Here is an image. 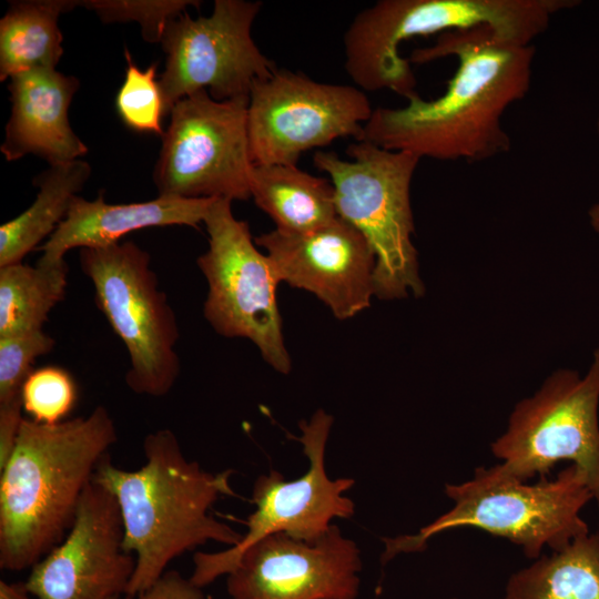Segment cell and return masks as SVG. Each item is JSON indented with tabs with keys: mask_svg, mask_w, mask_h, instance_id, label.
Masks as SVG:
<instances>
[{
	"mask_svg": "<svg viewBox=\"0 0 599 599\" xmlns=\"http://www.w3.org/2000/svg\"><path fill=\"white\" fill-rule=\"evenodd\" d=\"M22 404L0 406V469L10 458L19 436L22 419Z\"/></svg>",
	"mask_w": 599,
	"mask_h": 599,
	"instance_id": "obj_29",
	"label": "cell"
},
{
	"mask_svg": "<svg viewBox=\"0 0 599 599\" xmlns=\"http://www.w3.org/2000/svg\"><path fill=\"white\" fill-rule=\"evenodd\" d=\"M126 69L124 81L115 99L116 111L123 123L136 132L155 133L163 136L161 125L165 109L159 80L156 64L141 70L132 60L128 49L124 50Z\"/></svg>",
	"mask_w": 599,
	"mask_h": 599,
	"instance_id": "obj_24",
	"label": "cell"
},
{
	"mask_svg": "<svg viewBox=\"0 0 599 599\" xmlns=\"http://www.w3.org/2000/svg\"><path fill=\"white\" fill-rule=\"evenodd\" d=\"M213 199L158 196L151 201L109 204L101 192L95 200L75 196L64 220L39 247L40 258L61 261L72 248L105 247L126 234L148 227L185 225L197 229Z\"/></svg>",
	"mask_w": 599,
	"mask_h": 599,
	"instance_id": "obj_18",
	"label": "cell"
},
{
	"mask_svg": "<svg viewBox=\"0 0 599 599\" xmlns=\"http://www.w3.org/2000/svg\"><path fill=\"white\" fill-rule=\"evenodd\" d=\"M577 0H380L362 10L343 38L345 70L365 91L388 89L406 99L416 94L403 41L417 35L480 26L520 45H530L557 12Z\"/></svg>",
	"mask_w": 599,
	"mask_h": 599,
	"instance_id": "obj_4",
	"label": "cell"
},
{
	"mask_svg": "<svg viewBox=\"0 0 599 599\" xmlns=\"http://www.w3.org/2000/svg\"><path fill=\"white\" fill-rule=\"evenodd\" d=\"M254 241L264 248L280 283L314 294L336 318H352L370 306L375 255L343 219L302 234L274 229Z\"/></svg>",
	"mask_w": 599,
	"mask_h": 599,
	"instance_id": "obj_16",
	"label": "cell"
},
{
	"mask_svg": "<svg viewBox=\"0 0 599 599\" xmlns=\"http://www.w3.org/2000/svg\"><path fill=\"white\" fill-rule=\"evenodd\" d=\"M203 224L209 246L196 264L207 283L204 317L219 335L250 339L271 367L288 374L292 361L276 302L280 281L271 260L247 222L234 216L231 200L213 199Z\"/></svg>",
	"mask_w": 599,
	"mask_h": 599,
	"instance_id": "obj_9",
	"label": "cell"
},
{
	"mask_svg": "<svg viewBox=\"0 0 599 599\" xmlns=\"http://www.w3.org/2000/svg\"><path fill=\"white\" fill-rule=\"evenodd\" d=\"M113 599H209L203 588L195 586L176 570H167L148 590L125 598Z\"/></svg>",
	"mask_w": 599,
	"mask_h": 599,
	"instance_id": "obj_28",
	"label": "cell"
},
{
	"mask_svg": "<svg viewBox=\"0 0 599 599\" xmlns=\"http://www.w3.org/2000/svg\"><path fill=\"white\" fill-rule=\"evenodd\" d=\"M599 349L585 376L576 370L554 373L531 397L514 408L507 430L491 443L502 460L498 470L528 481L570 461L586 477L599 508Z\"/></svg>",
	"mask_w": 599,
	"mask_h": 599,
	"instance_id": "obj_8",
	"label": "cell"
},
{
	"mask_svg": "<svg viewBox=\"0 0 599 599\" xmlns=\"http://www.w3.org/2000/svg\"><path fill=\"white\" fill-rule=\"evenodd\" d=\"M94 11L103 22L135 21L146 42H161L167 23L186 11L190 6L199 7L191 0H85L78 1Z\"/></svg>",
	"mask_w": 599,
	"mask_h": 599,
	"instance_id": "obj_26",
	"label": "cell"
},
{
	"mask_svg": "<svg viewBox=\"0 0 599 599\" xmlns=\"http://www.w3.org/2000/svg\"><path fill=\"white\" fill-rule=\"evenodd\" d=\"M455 57L458 65L446 91L433 100L418 93L403 108H376L361 141L418 158L477 162L507 152L501 125L509 105L529 90L535 48L480 26L440 33L435 44L415 49L408 61Z\"/></svg>",
	"mask_w": 599,
	"mask_h": 599,
	"instance_id": "obj_1",
	"label": "cell"
},
{
	"mask_svg": "<svg viewBox=\"0 0 599 599\" xmlns=\"http://www.w3.org/2000/svg\"><path fill=\"white\" fill-rule=\"evenodd\" d=\"M589 219H590V224H591L592 229L595 230V232L599 236V203L595 204L589 210Z\"/></svg>",
	"mask_w": 599,
	"mask_h": 599,
	"instance_id": "obj_31",
	"label": "cell"
},
{
	"mask_svg": "<svg viewBox=\"0 0 599 599\" xmlns=\"http://www.w3.org/2000/svg\"><path fill=\"white\" fill-rule=\"evenodd\" d=\"M26 582L0 581V599H31Z\"/></svg>",
	"mask_w": 599,
	"mask_h": 599,
	"instance_id": "obj_30",
	"label": "cell"
},
{
	"mask_svg": "<svg viewBox=\"0 0 599 599\" xmlns=\"http://www.w3.org/2000/svg\"><path fill=\"white\" fill-rule=\"evenodd\" d=\"M445 494L454 501L450 510L417 534L383 540V565L399 554L423 551L432 537L460 527L505 538L532 560L546 547L557 551L590 532L581 511L593 496L585 475L572 464L555 478L542 477L535 484L505 476L496 465L478 467L471 479L446 484Z\"/></svg>",
	"mask_w": 599,
	"mask_h": 599,
	"instance_id": "obj_5",
	"label": "cell"
},
{
	"mask_svg": "<svg viewBox=\"0 0 599 599\" xmlns=\"http://www.w3.org/2000/svg\"><path fill=\"white\" fill-rule=\"evenodd\" d=\"M145 463L136 469L115 466L106 455L93 480L115 498L122 517L123 548L135 569L125 596L152 587L179 556L209 541L237 545L243 534L216 519L211 509L222 496H234L233 470L210 473L183 453L166 428L143 440Z\"/></svg>",
	"mask_w": 599,
	"mask_h": 599,
	"instance_id": "obj_2",
	"label": "cell"
},
{
	"mask_svg": "<svg viewBox=\"0 0 599 599\" xmlns=\"http://www.w3.org/2000/svg\"><path fill=\"white\" fill-rule=\"evenodd\" d=\"M373 110L357 87L317 82L277 68L256 81L248 95L251 161L254 165H296L302 153L337 139L361 141Z\"/></svg>",
	"mask_w": 599,
	"mask_h": 599,
	"instance_id": "obj_13",
	"label": "cell"
},
{
	"mask_svg": "<svg viewBox=\"0 0 599 599\" xmlns=\"http://www.w3.org/2000/svg\"><path fill=\"white\" fill-rule=\"evenodd\" d=\"M361 550L336 525L315 541L285 532L252 545L227 573L231 599H356Z\"/></svg>",
	"mask_w": 599,
	"mask_h": 599,
	"instance_id": "obj_15",
	"label": "cell"
},
{
	"mask_svg": "<svg viewBox=\"0 0 599 599\" xmlns=\"http://www.w3.org/2000/svg\"><path fill=\"white\" fill-rule=\"evenodd\" d=\"M65 260L0 267V337L41 331L68 285Z\"/></svg>",
	"mask_w": 599,
	"mask_h": 599,
	"instance_id": "obj_23",
	"label": "cell"
},
{
	"mask_svg": "<svg viewBox=\"0 0 599 599\" xmlns=\"http://www.w3.org/2000/svg\"><path fill=\"white\" fill-rule=\"evenodd\" d=\"M248 97L214 100L205 90L177 101L153 171L159 196L251 197Z\"/></svg>",
	"mask_w": 599,
	"mask_h": 599,
	"instance_id": "obj_10",
	"label": "cell"
},
{
	"mask_svg": "<svg viewBox=\"0 0 599 599\" xmlns=\"http://www.w3.org/2000/svg\"><path fill=\"white\" fill-rule=\"evenodd\" d=\"M250 191L255 204L285 233H308L337 217L331 180L291 164L252 165Z\"/></svg>",
	"mask_w": 599,
	"mask_h": 599,
	"instance_id": "obj_19",
	"label": "cell"
},
{
	"mask_svg": "<svg viewBox=\"0 0 599 599\" xmlns=\"http://www.w3.org/2000/svg\"><path fill=\"white\" fill-rule=\"evenodd\" d=\"M451 599H457V598H451Z\"/></svg>",
	"mask_w": 599,
	"mask_h": 599,
	"instance_id": "obj_33",
	"label": "cell"
},
{
	"mask_svg": "<svg viewBox=\"0 0 599 599\" xmlns=\"http://www.w3.org/2000/svg\"><path fill=\"white\" fill-rule=\"evenodd\" d=\"M78 389L70 373L58 366L33 369L23 383L21 403L30 419L53 425L72 410Z\"/></svg>",
	"mask_w": 599,
	"mask_h": 599,
	"instance_id": "obj_25",
	"label": "cell"
},
{
	"mask_svg": "<svg viewBox=\"0 0 599 599\" xmlns=\"http://www.w3.org/2000/svg\"><path fill=\"white\" fill-rule=\"evenodd\" d=\"M351 160L316 151L313 162L334 187L337 216L354 226L375 255V296L380 300L420 296L410 183L420 158L390 151L368 141L347 148Z\"/></svg>",
	"mask_w": 599,
	"mask_h": 599,
	"instance_id": "obj_6",
	"label": "cell"
},
{
	"mask_svg": "<svg viewBox=\"0 0 599 599\" xmlns=\"http://www.w3.org/2000/svg\"><path fill=\"white\" fill-rule=\"evenodd\" d=\"M114 496L93 479L84 489L64 538L32 568L26 581L37 599H113L125 595L135 557L123 548Z\"/></svg>",
	"mask_w": 599,
	"mask_h": 599,
	"instance_id": "obj_14",
	"label": "cell"
},
{
	"mask_svg": "<svg viewBox=\"0 0 599 599\" xmlns=\"http://www.w3.org/2000/svg\"><path fill=\"white\" fill-rule=\"evenodd\" d=\"M505 599H599V532L580 536L514 572Z\"/></svg>",
	"mask_w": 599,
	"mask_h": 599,
	"instance_id": "obj_21",
	"label": "cell"
},
{
	"mask_svg": "<svg viewBox=\"0 0 599 599\" xmlns=\"http://www.w3.org/2000/svg\"><path fill=\"white\" fill-rule=\"evenodd\" d=\"M598 132H599V118H598Z\"/></svg>",
	"mask_w": 599,
	"mask_h": 599,
	"instance_id": "obj_32",
	"label": "cell"
},
{
	"mask_svg": "<svg viewBox=\"0 0 599 599\" xmlns=\"http://www.w3.org/2000/svg\"><path fill=\"white\" fill-rule=\"evenodd\" d=\"M332 425L333 416L323 409L300 423L297 440L308 459V469L294 480H285L275 469L257 477L252 491L255 510L245 522L246 532L233 547L194 555V569L189 578L195 586L203 588L230 573L241 556L266 536L285 532L296 539L315 541L331 528L334 519L354 515L355 504L345 493L355 480L349 477L331 479L325 468Z\"/></svg>",
	"mask_w": 599,
	"mask_h": 599,
	"instance_id": "obj_11",
	"label": "cell"
},
{
	"mask_svg": "<svg viewBox=\"0 0 599 599\" xmlns=\"http://www.w3.org/2000/svg\"><path fill=\"white\" fill-rule=\"evenodd\" d=\"M54 345L43 329L0 337V406L22 404L21 390L32 364Z\"/></svg>",
	"mask_w": 599,
	"mask_h": 599,
	"instance_id": "obj_27",
	"label": "cell"
},
{
	"mask_svg": "<svg viewBox=\"0 0 599 599\" xmlns=\"http://www.w3.org/2000/svg\"><path fill=\"white\" fill-rule=\"evenodd\" d=\"M90 175L91 166L79 159L50 165L35 176L38 193L33 203L0 226V267L22 262L54 233Z\"/></svg>",
	"mask_w": 599,
	"mask_h": 599,
	"instance_id": "obj_20",
	"label": "cell"
},
{
	"mask_svg": "<svg viewBox=\"0 0 599 599\" xmlns=\"http://www.w3.org/2000/svg\"><path fill=\"white\" fill-rule=\"evenodd\" d=\"M80 266L99 309L128 351V387L139 395L165 396L181 368L179 327L149 253L133 242L81 248Z\"/></svg>",
	"mask_w": 599,
	"mask_h": 599,
	"instance_id": "obj_7",
	"label": "cell"
},
{
	"mask_svg": "<svg viewBox=\"0 0 599 599\" xmlns=\"http://www.w3.org/2000/svg\"><path fill=\"white\" fill-rule=\"evenodd\" d=\"M78 1L12 2L0 20V80L33 69H55L62 54L61 13Z\"/></svg>",
	"mask_w": 599,
	"mask_h": 599,
	"instance_id": "obj_22",
	"label": "cell"
},
{
	"mask_svg": "<svg viewBox=\"0 0 599 599\" xmlns=\"http://www.w3.org/2000/svg\"><path fill=\"white\" fill-rule=\"evenodd\" d=\"M118 439L103 406L49 425L23 418L0 469V568H32L72 525L81 496Z\"/></svg>",
	"mask_w": 599,
	"mask_h": 599,
	"instance_id": "obj_3",
	"label": "cell"
},
{
	"mask_svg": "<svg viewBox=\"0 0 599 599\" xmlns=\"http://www.w3.org/2000/svg\"><path fill=\"white\" fill-rule=\"evenodd\" d=\"M9 79L11 114L0 146L7 161L33 154L53 165L88 152L69 122V108L80 85L75 77L57 69H33Z\"/></svg>",
	"mask_w": 599,
	"mask_h": 599,
	"instance_id": "obj_17",
	"label": "cell"
},
{
	"mask_svg": "<svg viewBox=\"0 0 599 599\" xmlns=\"http://www.w3.org/2000/svg\"><path fill=\"white\" fill-rule=\"evenodd\" d=\"M262 2L215 0L209 17L185 11L162 35L165 69L159 78L165 115L181 99L205 90L216 101L248 97L276 69L255 44L252 26Z\"/></svg>",
	"mask_w": 599,
	"mask_h": 599,
	"instance_id": "obj_12",
	"label": "cell"
}]
</instances>
